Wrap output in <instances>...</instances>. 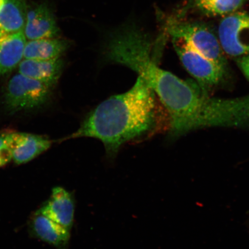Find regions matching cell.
I'll list each match as a JSON object with an SVG mask.
<instances>
[{
  "instance_id": "cell-1",
  "label": "cell",
  "mask_w": 249,
  "mask_h": 249,
  "mask_svg": "<svg viewBox=\"0 0 249 249\" xmlns=\"http://www.w3.org/2000/svg\"><path fill=\"white\" fill-rule=\"evenodd\" d=\"M156 97L153 90L138 76L131 89L101 103L66 139H98L108 157H115L124 144L147 135L157 126Z\"/></svg>"
},
{
  "instance_id": "cell-2",
  "label": "cell",
  "mask_w": 249,
  "mask_h": 249,
  "mask_svg": "<svg viewBox=\"0 0 249 249\" xmlns=\"http://www.w3.org/2000/svg\"><path fill=\"white\" fill-rule=\"evenodd\" d=\"M166 30L171 36L184 39L196 51L227 70L226 54L218 36L207 24L171 18L168 21Z\"/></svg>"
},
{
  "instance_id": "cell-3",
  "label": "cell",
  "mask_w": 249,
  "mask_h": 249,
  "mask_svg": "<svg viewBox=\"0 0 249 249\" xmlns=\"http://www.w3.org/2000/svg\"><path fill=\"white\" fill-rule=\"evenodd\" d=\"M52 89L38 80L16 74L8 83L4 95L6 109L15 113L42 107L51 97Z\"/></svg>"
},
{
  "instance_id": "cell-4",
  "label": "cell",
  "mask_w": 249,
  "mask_h": 249,
  "mask_svg": "<svg viewBox=\"0 0 249 249\" xmlns=\"http://www.w3.org/2000/svg\"><path fill=\"white\" fill-rule=\"evenodd\" d=\"M174 49L188 72L208 92L222 82L226 70L208 59L179 37H172Z\"/></svg>"
},
{
  "instance_id": "cell-5",
  "label": "cell",
  "mask_w": 249,
  "mask_h": 249,
  "mask_svg": "<svg viewBox=\"0 0 249 249\" xmlns=\"http://www.w3.org/2000/svg\"><path fill=\"white\" fill-rule=\"evenodd\" d=\"M224 52L232 57L249 54V12L236 11L225 16L218 28Z\"/></svg>"
},
{
  "instance_id": "cell-6",
  "label": "cell",
  "mask_w": 249,
  "mask_h": 249,
  "mask_svg": "<svg viewBox=\"0 0 249 249\" xmlns=\"http://www.w3.org/2000/svg\"><path fill=\"white\" fill-rule=\"evenodd\" d=\"M38 211L70 231L73 227L75 211L74 198L61 186L53 188L48 200Z\"/></svg>"
},
{
  "instance_id": "cell-7",
  "label": "cell",
  "mask_w": 249,
  "mask_h": 249,
  "mask_svg": "<svg viewBox=\"0 0 249 249\" xmlns=\"http://www.w3.org/2000/svg\"><path fill=\"white\" fill-rule=\"evenodd\" d=\"M23 33L29 40L59 36L60 29L48 5L42 3L27 9Z\"/></svg>"
},
{
  "instance_id": "cell-8",
  "label": "cell",
  "mask_w": 249,
  "mask_h": 249,
  "mask_svg": "<svg viewBox=\"0 0 249 249\" xmlns=\"http://www.w3.org/2000/svg\"><path fill=\"white\" fill-rule=\"evenodd\" d=\"M29 229L34 237L57 249H68L70 230L37 211L31 217Z\"/></svg>"
},
{
  "instance_id": "cell-9",
  "label": "cell",
  "mask_w": 249,
  "mask_h": 249,
  "mask_svg": "<svg viewBox=\"0 0 249 249\" xmlns=\"http://www.w3.org/2000/svg\"><path fill=\"white\" fill-rule=\"evenodd\" d=\"M64 66L61 58L49 60L24 59L18 65L19 73L39 81L52 89L57 85Z\"/></svg>"
},
{
  "instance_id": "cell-10",
  "label": "cell",
  "mask_w": 249,
  "mask_h": 249,
  "mask_svg": "<svg viewBox=\"0 0 249 249\" xmlns=\"http://www.w3.org/2000/svg\"><path fill=\"white\" fill-rule=\"evenodd\" d=\"M14 144L12 160L17 165L29 162L51 148L52 142L46 136L34 134L11 133Z\"/></svg>"
},
{
  "instance_id": "cell-11",
  "label": "cell",
  "mask_w": 249,
  "mask_h": 249,
  "mask_svg": "<svg viewBox=\"0 0 249 249\" xmlns=\"http://www.w3.org/2000/svg\"><path fill=\"white\" fill-rule=\"evenodd\" d=\"M26 42L23 31L0 36V77L11 72L19 65Z\"/></svg>"
},
{
  "instance_id": "cell-12",
  "label": "cell",
  "mask_w": 249,
  "mask_h": 249,
  "mask_svg": "<svg viewBox=\"0 0 249 249\" xmlns=\"http://www.w3.org/2000/svg\"><path fill=\"white\" fill-rule=\"evenodd\" d=\"M69 46V41L59 37L29 40L25 45L23 58L38 60L61 58Z\"/></svg>"
},
{
  "instance_id": "cell-13",
  "label": "cell",
  "mask_w": 249,
  "mask_h": 249,
  "mask_svg": "<svg viewBox=\"0 0 249 249\" xmlns=\"http://www.w3.org/2000/svg\"><path fill=\"white\" fill-rule=\"evenodd\" d=\"M27 9L26 0H7L0 11V36L23 31Z\"/></svg>"
},
{
  "instance_id": "cell-14",
  "label": "cell",
  "mask_w": 249,
  "mask_h": 249,
  "mask_svg": "<svg viewBox=\"0 0 249 249\" xmlns=\"http://www.w3.org/2000/svg\"><path fill=\"white\" fill-rule=\"evenodd\" d=\"M246 0H195V4L202 14L208 17H225L237 11Z\"/></svg>"
},
{
  "instance_id": "cell-15",
  "label": "cell",
  "mask_w": 249,
  "mask_h": 249,
  "mask_svg": "<svg viewBox=\"0 0 249 249\" xmlns=\"http://www.w3.org/2000/svg\"><path fill=\"white\" fill-rule=\"evenodd\" d=\"M14 147L7 134L0 136V169L13 159Z\"/></svg>"
},
{
  "instance_id": "cell-16",
  "label": "cell",
  "mask_w": 249,
  "mask_h": 249,
  "mask_svg": "<svg viewBox=\"0 0 249 249\" xmlns=\"http://www.w3.org/2000/svg\"><path fill=\"white\" fill-rule=\"evenodd\" d=\"M236 64L243 74L249 81V54L238 58Z\"/></svg>"
},
{
  "instance_id": "cell-17",
  "label": "cell",
  "mask_w": 249,
  "mask_h": 249,
  "mask_svg": "<svg viewBox=\"0 0 249 249\" xmlns=\"http://www.w3.org/2000/svg\"><path fill=\"white\" fill-rule=\"evenodd\" d=\"M7 2V0H0V11L2 10V9L4 8V5Z\"/></svg>"
}]
</instances>
